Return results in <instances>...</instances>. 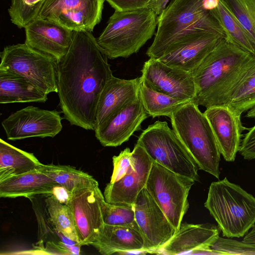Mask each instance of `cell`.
<instances>
[{
    "instance_id": "6da1fadb",
    "label": "cell",
    "mask_w": 255,
    "mask_h": 255,
    "mask_svg": "<svg viewBox=\"0 0 255 255\" xmlns=\"http://www.w3.org/2000/svg\"><path fill=\"white\" fill-rule=\"evenodd\" d=\"M108 58L91 32L73 31L57 66L59 105L70 125L94 130L99 97L113 76Z\"/></svg>"
},
{
    "instance_id": "7a4b0ae2",
    "label": "cell",
    "mask_w": 255,
    "mask_h": 255,
    "mask_svg": "<svg viewBox=\"0 0 255 255\" xmlns=\"http://www.w3.org/2000/svg\"><path fill=\"white\" fill-rule=\"evenodd\" d=\"M255 65V57L223 39L192 73L196 94L192 102L206 108L226 105Z\"/></svg>"
},
{
    "instance_id": "3957f363",
    "label": "cell",
    "mask_w": 255,
    "mask_h": 255,
    "mask_svg": "<svg viewBox=\"0 0 255 255\" xmlns=\"http://www.w3.org/2000/svg\"><path fill=\"white\" fill-rule=\"evenodd\" d=\"M219 0H172L157 16V30L146 54L158 59L167 49L197 26L212 28L225 38V33L211 12Z\"/></svg>"
},
{
    "instance_id": "277c9868",
    "label": "cell",
    "mask_w": 255,
    "mask_h": 255,
    "mask_svg": "<svg viewBox=\"0 0 255 255\" xmlns=\"http://www.w3.org/2000/svg\"><path fill=\"white\" fill-rule=\"evenodd\" d=\"M204 206L224 237H243L255 225V197L227 177L211 183Z\"/></svg>"
},
{
    "instance_id": "5b68a950",
    "label": "cell",
    "mask_w": 255,
    "mask_h": 255,
    "mask_svg": "<svg viewBox=\"0 0 255 255\" xmlns=\"http://www.w3.org/2000/svg\"><path fill=\"white\" fill-rule=\"evenodd\" d=\"M156 12L149 7L116 11L96 38L108 58H128L136 53L153 36L157 25Z\"/></svg>"
},
{
    "instance_id": "8992f818",
    "label": "cell",
    "mask_w": 255,
    "mask_h": 255,
    "mask_svg": "<svg viewBox=\"0 0 255 255\" xmlns=\"http://www.w3.org/2000/svg\"><path fill=\"white\" fill-rule=\"evenodd\" d=\"M170 119L173 130L199 169L219 179L221 154L210 124L198 106L190 102L173 112Z\"/></svg>"
},
{
    "instance_id": "52a82bcc",
    "label": "cell",
    "mask_w": 255,
    "mask_h": 255,
    "mask_svg": "<svg viewBox=\"0 0 255 255\" xmlns=\"http://www.w3.org/2000/svg\"><path fill=\"white\" fill-rule=\"evenodd\" d=\"M136 143L152 160L175 173L199 181L198 165L167 122L157 121L149 125Z\"/></svg>"
},
{
    "instance_id": "ba28073f",
    "label": "cell",
    "mask_w": 255,
    "mask_h": 255,
    "mask_svg": "<svg viewBox=\"0 0 255 255\" xmlns=\"http://www.w3.org/2000/svg\"><path fill=\"white\" fill-rule=\"evenodd\" d=\"M0 70L16 73L49 94L58 93V61L26 43L7 45L0 53Z\"/></svg>"
},
{
    "instance_id": "9c48e42d",
    "label": "cell",
    "mask_w": 255,
    "mask_h": 255,
    "mask_svg": "<svg viewBox=\"0 0 255 255\" xmlns=\"http://www.w3.org/2000/svg\"><path fill=\"white\" fill-rule=\"evenodd\" d=\"M194 183L152 160L145 188L176 230L189 208L188 196Z\"/></svg>"
},
{
    "instance_id": "30bf717a",
    "label": "cell",
    "mask_w": 255,
    "mask_h": 255,
    "mask_svg": "<svg viewBox=\"0 0 255 255\" xmlns=\"http://www.w3.org/2000/svg\"><path fill=\"white\" fill-rule=\"evenodd\" d=\"M105 201L98 182L68 194L65 203L72 213L81 246L91 245L102 232L105 225L103 206Z\"/></svg>"
},
{
    "instance_id": "8fae6325",
    "label": "cell",
    "mask_w": 255,
    "mask_h": 255,
    "mask_svg": "<svg viewBox=\"0 0 255 255\" xmlns=\"http://www.w3.org/2000/svg\"><path fill=\"white\" fill-rule=\"evenodd\" d=\"M105 1L44 0L37 18L55 21L73 31L92 32L101 20Z\"/></svg>"
},
{
    "instance_id": "7c38bea8",
    "label": "cell",
    "mask_w": 255,
    "mask_h": 255,
    "mask_svg": "<svg viewBox=\"0 0 255 255\" xmlns=\"http://www.w3.org/2000/svg\"><path fill=\"white\" fill-rule=\"evenodd\" d=\"M132 207L143 239V252L158 254L177 230L145 188L139 192Z\"/></svg>"
},
{
    "instance_id": "4fadbf2b",
    "label": "cell",
    "mask_w": 255,
    "mask_h": 255,
    "mask_svg": "<svg viewBox=\"0 0 255 255\" xmlns=\"http://www.w3.org/2000/svg\"><path fill=\"white\" fill-rule=\"evenodd\" d=\"M224 38L208 28L197 27L157 59L166 65L192 73Z\"/></svg>"
},
{
    "instance_id": "5bb4252c",
    "label": "cell",
    "mask_w": 255,
    "mask_h": 255,
    "mask_svg": "<svg viewBox=\"0 0 255 255\" xmlns=\"http://www.w3.org/2000/svg\"><path fill=\"white\" fill-rule=\"evenodd\" d=\"M62 119L60 113L56 110L30 106L11 114L1 125L9 140L53 137L62 130Z\"/></svg>"
},
{
    "instance_id": "9a60e30c",
    "label": "cell",
    "mask_w": 255,
    "mask_h": 255,
    "mask_svg": "<svg viewBox=\"0 0 255 255\" xmlns=\"http://www.w3.org/2000/svg\"><path fill=\"white\" fill-rule=\"evenodd\" d=\"M141 72L142 83L154 91L184 101H192L196 96L191 73L151 58L144 63Z\"/></svg>"
},
{
    "instance_id": "2e32d148",
    "label": "cell",
    "mask_w": 255,
    "mask_h": 255,
    "mask_svg": "<svg viewBox=\"0 0 255 255\" xmlns=\"http://www.w3.org/2000/svg\"><path fill=\"white\" fill-rule=\"evenodd\" d=\"M134 167L129 173L114 183H109L104 196L110 204L133 207L139 192L145 187L152 160L145 149L136 143L132 151Z\"/></svg>"
},
{
    "instance_id": "e0dca14e",
    "label": "cell",
    "mask_w": 255,
    "mask_h": 255,
    "mask_svg": "<svg viewBox=\"0 0 255 255\" xmlns=\"http://www.w3.org/2000/svg\"><path fill=\"white\" fill-rule=\"evenodd\" d=\"M148 116L139 95L95 129L96 137L104 146H120L140 129Z\"/></svg>"
},
{
    "instance_id": "ac0fdd59",
    "label": "cell",
    "mask_w": 255,
    "mask_h": 255,
    "mask_svg": "<svg viewBox=\"0 0 255 255\" xmlns=\"http://www.w3.org/2000/svg\"><path fill=\"white\" fill-rule=\"evenodd\" d=\"M221 230L210 223H184L158 254L163 255H215L211 249L220 237Z\"/></svg>"
},
{
    "instance_id": "d6986e66",
    "label": "cell",
    "mask_w": 255,
    "mask_h": 255,
    "mask_svg": "<svg viewBox=\"0 0 255 255\" xmlns=\"http://www.w3.org/2000/svg\"><path fill=\"white\" fill-rule=\"evenodd\" d=\"M24 28L25 43L58 62L67 54L73 39V30L49 19L37 18Z\"/></svg>"
},
{
    "instance_id": "ffe728a7",
    "label": "cell",
    "mask_w": 255,
    "mask_h": 255,
    "mask_svg": "<svg viewBox=\"0 0 255 255\" xmlns=\"http://www.w3.org/2000/svg\"><path fill=\"white\" fill-rule=\"evenodd\" d=\"M204 114L210 124L221 154L226 161H234L240 148L242 132L250 128L244 127L241 118L225 105L207 108Z\"/></svg>"
},
{
    "instance_id": "44dd1931",
    "label": "cell",
    "mask_w": 255,
    "mask_h": 255,
    "mask_svg": "<svg viewBox=\"0 0 255 255\" xmlns=\"http://www.w3.org/2000/svg\"><path fill=\"white\" fill-rule=\"evenodd\" d=\"M141 77L126 80L114 76L103 89L98 101L95 129L139 95Z\"/></svg>"
},
{
    "instance_id": "7402d4cb",
    "label": "cell",
    "mask_w": 255,
    "mask_h": 255,
    "mask_svg": "<svg viewBox=\"0 0 255 255\" xmlns=\"http://www.w3.org/2000/svg\"><path fill=\"white\" fill-rule=\"evenodd\" d=\"M103 255L143 252L144 241L138 225L105 224L98 238L91 245Z\"/></svg>"
},
{
    "instance_id": "603a6c76",
    "label": "cell",
    "mask_w": 255,
    "mask_h": 255,
    "mask_svg": "<svg viewBox=\"0 0 255 255\" xmlns=\"http://www.w3.org/2000/svg\"><path fill=\"white\" fill-rule=\"evenodd\" d=\"M59 187L51 178L38 168L0 182L1 198H29L41 194H52Z\"/></svg>"
},
{
    "instance_id": "cb8c5ba5",
    "label": "cell",
    "mask_w": 255,
    "mask_h": 255,
    "mask_svg": "<svg viewBox=\"0 0 255 255\" xmlns=\"http://www.w3.org/2000/svg\"><path fill=\"white\" fill-rule=\"evenodd\" d=\"M47 94L38 90L23 76L0 70V103H44Z\"/></svg>"
},
{
    "instance_id": "d4e9b609",
    "label": "cell",
    "mask_w": 255,
    "mask_h": 255,
    "mask_svg": "<svg viewBox=\"0 0 255 255\" xmlns=\"http://www.w3.org/2000/svg\"><path fill=\"white\" fill-rule=\"evenodd\" d=\"M41 164L33 153L0 139V182L36 169Z\"/></svg>"
},
{
    "instance_id": "484cf974",
    "label": "cell",
    "mask_w": 255,
    "mask_h": 255,
    "mask_svg": "<svg viewBox=\"0 0 255 255\" xmlns=\"http://www.w3.org/2000/svg\"><path fill=\"white\" fill-rule=\"evenodd\" d=\"M211 12L223 28L225 39L255 57V47L247 32L222 0Z\"/></svg>"
},
{
    "instance_id": "4316f807",
    "label": "cell",
    "mask_w": 255,
    "mask_h": 255,
    "mask_svg": "<svg viewBox=\"0 0 255 255\" xmlns=\"http://www.w3.org/2000/svg\"><path fill=\"white\" fill-rule=\"evenodd\" d=\"M38 168L51 178L68 194L79 188L98 182L91 175L69 166L41 164Z\"/></svg>"
},
{
    "instance_id": "83f0119b",
    "label": "cell",
    "mask_w": 255,
    "mask_h": 255,
    "mask_svg": "<svg viewBox=\"0 0 255 255\" xmlns=\"http://www.w3.org/2000/svg\"><path fill=\"white\" fill-rule=\"evenodd\" d=\"M139 96L145 111L149 116L153 118L159 116L170 118L173 112L191 102L180 100L157 92L142 82L139 90Z\"/></svg>"
},
{
    "instance_id": "f1b7e54d",
    "label": "cell",
    "mask_w": 255,
    "mask_h": 255,
    "mask_svg": "<svg viewBox=\"0 0 255 255\" xmlns=\"http://www.w3.org/2000/svg\"><path fill=\"white\" fill-rule=\"evenodd\" d=\"M45 202L54 230L78 243L73 216L68 205L53 194L49 195Z\"/></svg>"
},
{
    "instance_id": "f546056e",
    "label": "cell",
    "mask_w": 255,
    "mask_h": 255,
    "mask_svg": "<svg viewBox=\"0 0 255 255\" xmlns=\"http://www.w3.org/2000/svg\"><path fill=\"white\" fill-rule=\"evenodd\" d=\"M227 106L237 117L255 106V65L237 86Z\"/></svg>"
},
{
    "instance_id": "4dcf8cb0",
    "label": "cell",
    "mask_w": 255,
    "mask_h": 255,
    "mask_svg": "<svg viewBox=\"0 0 255 255\" xmlns=\"http://www.w3.org/2000/svg\"><path fill=\"white\" fill-rule=\"evenodd\" d=\"M247 32L255 47V0H222Z\"/></svg>"
},
{
    "instance_id": "1f68e13d",
    "label": "cell",
    "mask_w": 255,
    "mask_h": 255,
    "mask_svg": "<svg viewBox=\"0 0 255 255\" xmlns=\"http://www.w3.org/2000/svg\"><path fill=\"white\" fill-rule=\"evenodd\" d=\"M44 0H11L8 9L10 21L19 28H24L37 18Z\"/></svg>"
},
{
    "instance_id": "d6a6232c",
    "label": "cell",
    "mask_w": 255,
    "mask_h": 255,
    "mask_svg": "<svg viewBox=\"0 0 255 255\" xmlns=\"http://www.w3.org/2000/svg\"><path fill=\"white\" fill-rule=\"evenodd\" d=\"M105 224L113 226L137 225L133 207L117 205L105 202L103 206Z\"/></svg>"
},
{
    "instance_id": "836d02e7",
    "label": "cell",
    "mask_w": 255,
    "mask_h": 255,
    "mask_svg": "<svg viewBox=\"0 0 255 255\" xmlns=\"http://www.w3.org/2000/svg\"><path fill=\"white\" fill-rule=\"evenodd\" d=\"M215 255H255V244L219 237L211 247Z\"/></svg>"
},
{
    "instance_id": "e575fe53",
    "label": "cell",
    "mask_w": 255,
    "mask_h": 255,
    "mask_svg": "<svg viewBox=\"0 0 255 255\" xmlns=\"http://www.w3.org/2000/svg\"><path fill=\"white\" fill-rule=\"evenodd\" d=\"M113 171L110 183H114L129 173L134 167L132 151L127 147L118 156L113 157Z\"/></svg>"
},
{
    "instance_id": "d590c367",
    "label": "cell",
    "mask_w": 255,
    "mask_h": 255,
    "mask_svg": "<svg viewBox=\"0 0 255 255\" xmlns=\"http://www.w3.org/2000/svg\"><path fill=\"white\" fill-rule=\"evenodd\" d=\"M116 10L132 11L149 7L152 0H105Z\"/></svg>"
},
{
    "instance_id": "8d00e7d4",
    "label": "cell",
    "mask_w": 255,
    "mask_h": 255,
    "mask_svg": "<svg viewBox=\"0 0 255 255\" xmlns=\"http://www.w3.org/2000/svg\"><path fill=\"white\" fill-rule=\"evenodd\" d=\"M245 159L255 158V125L250 128L242 140L239 151Z\"/></svg>"
},
{
    "instance_id": "74e56055",
    "label": "cell",
    "mask_w": 255,
    "mask_h": 255,
    "mask_svg": "<svg viewBox=\"0 0 255 255\" xmlns=\"http://www.w3.org/2000/svg\"><path fill=\"white\" fill-rule=\"evenodd\" d=\"M44 254L51 255H71L67 250L61 248L59 244L53 242H48L44 248Z\"/></svg>"
},
{
    "instance_id": "f35d334b",
    "label": "cell",
    "mask_w": 255,
    "mask_h": 255,
    "mask_svg": "<svg viewBox=\"0 0 255 255\" xmlns=\"http://www.w3.org/2000/svg\"><path fill=\"white\" fill-rule=\"evenodd\" d=\"M169 0H152L149 8L153 10L157 15H159L164 9Z\"/></svg>"
},
{
    "instance_id": "ab89813d",
    "label": "cell",
    "mask_w": 255,
    "mask_h": 255,
    "mask_svg": "<svg viewBox=\"0 0 255 255\" xmlns=\"http://www.w3.org/2000/svg\"><path fill=\"white\" fill-rule=\"evenodd\" d=\"M246 116L249 118H255V106L248 111Z\"/></svg>"
},
{
    "instance_id": "60d3db41",
    "label": "cell",
    "mask_w": 255,
    "mask_h": 255,
    "mask_svg": "<svg viewBox=\"0 0 255 255\" xmlns=\"http://www.w3.org/2000/svg\"><path fill=\"white\" fill-rule=\"evenodd\" d=\"M251 243L255 244V226L253 228L250 238Z\"/></svg>"
}]
</instances>
